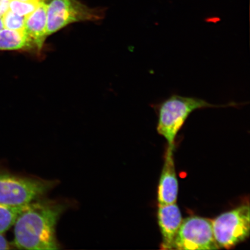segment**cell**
Wrapping results in <instances>:
<instances>
[{
  "mask_svg": "<svg viewBox=\"0 0 250 250\" xmlns=\"http://www.w3.org/2000/svg\"><path fill=\"white\" fill-rule=\"evenodd\" d=\"M66 208L65 203L56 201L29 203L14 225V246L23 250L59 249L56 226Z\"/></svg>",
  "mask_w": 250,
  "mask_h": 250,
  "instance_id": "obj_1",
  "label": "cell"
},
{
  "mask_svg": "<svg viewBox=\"0 0 250 250\" xmlns=\"http://www.w3.org/2000/svg\"><path fill=\"white\" fill-rule=\"evenodd\" d=\"M240 104L232 103L226 105H214L202 99L173 95L154 105L158 112L157 131L167 140L168 146H174L178 133L189 115L196 109L227 107Z\"/></svg>",
  "mask_w": 250,
  "mask_h": 250,
  "instance_id": "obj_2",
  "label": "cell"
},
{
  "mask_svg": "<svg viewBox=\"0 0 250 250\" xmlns=\"http://www.w3.org/2000/svg\"><path fill=\"white\" fill-rule=\"evenodd\" d=\"M56 184L55 181L19 176L0 168V204H29L49 191Z\"/></svg>",
  "mask_w": 250,
  "mask_h": 250,
  "instance_id": "obj_3",
  "label": "cell"
},
{
  "mask_svg": "<svg viewBox=\"0 0 250 250\" xmlns=\"http://www.w3.org/2000/svg\"><path fill=\"white\" fill-rule=\"evenodd\" d=\"M250 206L243 205L224 212L212 221L215 242L219 248L230 249L250 235Z\"/></svg>",
  "mask_w": 250,
  "mask_h": 250,
  "instance_id": "obj_4",
  "label": "cell"
},
{
  "mask_svg": "<svg viewBox=\"0 0 250 250\" xmlns=\"http://www.w3.org/2000/svg\"><path fill=\"white\" fill-rule=\"evenodd\" d=\"M102 12L87 7L77 0H52L47 6V35L71 23L101 20Z\"/></svg>",
  "mask_w": 250,
  "mask_h": 250,
  "instance_id": "obj_5",
  "label": "cell"
},
{
  "mask_svg": "<svg viewBox=\"0 0 250 250\" xmlns=\"http://www.w3.org/2000/svg\"><path fill=\"white\" fill-rule=\"evenodd\" d=\"M218 249L220 248L215 242L211 220L197 216L183 220L175 240L174 250Z\"/></svg>",
  "mask_w": 250,
  "mask_h": 250,
  "instance_id": "obj_6",
  "label": "cell"
},
{
  "mask_svg": "<svg viewBox=\"0 0 250 250\" xmlns=\"http://www.w3.org/2000/svg\"><path fill=\"white\" fill-rule=\"evenodd\" d=\"M174 146H168L166 153L158 186V206L171 205L177 202L179 184L174 165Z\"/></svg>",
  "mask_w": 250,
  "mask_h": 250,
  "instance_id": "obj_7",
  "label": "cell"
},
{
  "mask_svg": "<svg viewBox=\"0 0 250 250\" xmlns=\"http://www.w3.org/2000/svg\"><path fill=\"white\" fill-rule=\"evenodd\" d=\"M158 207V224L162 237L161 249L174 250L175 240L183 221L182 215L176 203Z\"/></svg>",
  "mask_w": 250,
  "mask_h": 250,
  "instance_id": "obj_8",
  "label": "cell"
},
{
  "mask_svg": "<svg viewBox=\"0 0 250 250\" xmlns=\"http://www.w3.org/2000/svg\"><path fill=\"white\" fill-rule=\"evenodd\" d=\"M47 6L44 1L40 3L32 13L25 17L24 31L33 40L36 48H42L47 35Z\"/></svg>",
  "mask_w": 250,
  "mask_h": 250,
  "instance_id": "obj_9",
  "label": "cell"
},
{
  "mask_svg": "<svg viewBox=\"0 0 250 250\" xmlns=\"http://www.w3.org/2000/svg\"><path fill=\"white\" fill-rule=\"evenodd\" d=\"M36 46L24 30L9 29L0 31V51H15Z\"/></svg>",
  "mask_w": 250,
  "mask_h": 250,
  "instance_id": "obj_10",
  "label": "cell"
},
{
  "mask_svg": "<svg viewBox=\"0 0 250 250\" xmlns=\"http://www.w3.org/2000/svg\"><path fill=\"white\" fill-rule=\"evenodd\" d=\"M29 204L22 206H8L0 204V233H4L14 226L16 220Z\"/></svg>",
  "mask_w": 250,
  "mask_h": 250,
  "instance_id": "obj_11",
  "label": "cell"
},
{
  "mask_svg": "<svg viewBox=\"0 0 250 250\" xmlns=\"http://www.w3.org/2000/svg\"><path fill=\"white\" fill-rule=\"evenodd\" d=\"M2 20L4 27L7 29L17 31L24 29L25 17L15 14L10 10L2 16Z\"/></svg>",
  "mask_w": 250,
  "mask_h": 250,
  "instance_id": "obj_12",
  "label": "cell"
},
{
  "mask_svg": "<svg viewBox=\"0 0 250 250\" xmlns=\"http://www.w3.org/2000/svg\"><path fill=\"white\" fill-rule=\"evenodd\" d=\"M40 2H23L18 1V0H11L9 9L15 14L26 17L36 10Z\"/></svg>",
  "mask_w": 250,
  "mask_h": 250,
  "instance_id": "obj_13",
  "label": "cell"
},
{
  "mask_svg": "<svg viewBox=\"0 0 250 250\" xmlns=\"http://www.w3.org/2000/svg\"><path fill=\"white\" fill-rule=\"evenodd\" d=\"M11 0H0V17H2L9 10Z\"/></svg>",
  "mask_w": 250,
  "mask_h": 250,
  "instance_id": "obj_14",
  "label": "cell"
},
{
  "mask_svg": "<svg viewBox=\"0 0 250 250\" xmlns=\"http://www.w3.org/2000/svg\"><path fill=\"white\" fill-rule=\"evenodd\" d=\"M12 249V245L8 242L3 233H0V250H9Z\"/></svg>",
  "mask_w": 250,
  "mask_h": 250,
  "instance_id": "obj_15",
  "label": "cell"
},
{
  "mask_svg": "<svg viewBox=\"0 0 250 250\" xmlns=\"http://www.w3.org/2000/svg\"><path fill=\"white\" fill-rule=\"evenodd\" d=\"M18 1L23 2H42L44 1L45 0H18Z\"/></svg>",
  "mask_w": 250,
  "mask_h": 250,
  "instance_id": "obj_16",
  "label": "cell"
},
{
  "mask_svg": "<svg viewBox=\"0 0 250 250\" xmlns=\"http://www.w3.org/2000/svg\"><path fill=\"white\" fill-rule=\"evenodd\" d=\"M3 28H4V25H3L2 17H0V31H1Z\"/></svg>",
  "mask_w": 250,
  "mask_h": 250,
  "instance_id": "obj_17",
  "label": "cell"
}]
</instances>
